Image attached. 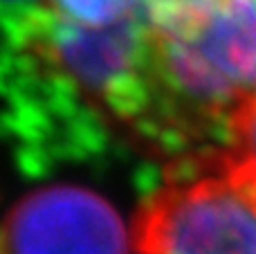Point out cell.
Segmentation results:
<instances>
[{
  "label": "cell",
  "instance_id": "4",
  "mask_svg": "<svg viewBox=\"0 0 256 254\" xmlns=\"http://www.w3.org/2000/svg\"><path fill=\"white\" fill-rule=\"evenodd\" d=\"M132 232L99 194L54 184L27 194L4 218L2 254H132Z\"/></svg>",
  "mask_w": 256,
  "mask_h": 254
},
{
  "label": "cell",
  "instance_id": "6",
  "mask_svg": "<svg viewBox=\"0 0 256 254\" xmlns=\"http://www.w3.org/2000/svg\"><path fill=\"white\" fill-rule=\"evenodd\" d=\"M50 14L84 27H110L142 14V0H38Z\"/></svg>",
  "mask_w": 256,
  "mask_h": 254
},
{
  "label": "cell",
  "instance_id": "7",
  "mask_svg": "<svg viewBox=\"0 0 256 254\" xmlns=\"http://www.w3.org/2000/svg\"><path fill=\"white\" fill-rule=\"evenodd\" d=\"M216 0H142V18L155 38H173L191 32Z\"/></svg>",
  "mask_w": 256,
  "mask_h": 254
},
{
  "label": "cell",
  "instance_id": "3",
  "mask_svg": "<svg viewBox=\"0 0 256 254\" xmlns=\"http://www.w3.org/2000/svg\"><path fill=\"white\" fill-rule=\"evenodd\" d=\"M130 232L135 254H256V202L212 153L168 174Z\"/></svg>",
  "mask_w": 256,
  "mask_h": 254
},
{
  "label": "cell",
  "instance_id": "1",
  "mask_svg": "<svg viewBox=\"0 0 256 254\" xmlns=\"http://www.w3.org/2000/svg\"><path fill=\"white\" fill-rule=\"evenodd\" d=\"M155 38V36H153ZM153 135L225 130L256 99V0H216L191 32L155 38Z\"/></svg>",
  "mask_w": 256,
  "mask_h": 254
},
{
  "label": "cell",
  "instance_id": "8",
  "mask_svg": "<svg viewBox=\"0 0 256 254\" xmlns=\"http://www.w3.org/2000/svg\"><path fill=\"white\" fill-rule=\"evenodd\" d=\"M14 2L18 4V9H22V7H27V2H30V0H14Z\"/></svg>",
  "mask_w": 256,
  "mask_h": 254
},
{
  "label": "cell",
  "instance_id": "5",
  "mask_svg": "<svg viewBox=\"0 0 256 254\" xmlns=\"http://www.w3.org/2000/svg\"><path fill=\"white\" fill-rule=\"evenodd\" d=\"M214 158L227 178L256 202V99L230 120Z\"/></svg>",
  "mask_w": 256,
  "mask_h": 254
},
{
  "label": "cell",
  "instance_id": "2",
  "mask_svg": "<svg viewBox=\"0 0 256 254\" xmlns=\"http://www.w3.org/2000/svg\"><path fill=\"white\" fill-rule=\"evenodd\" d=\"M16 45L68 81L108 117L148 135L155 110V38L144 18L84 27L50 14L40 2L16 14Z\"/></svg>",
  "mask_w": 256,
  "mask_h": 254
}]
</instances>
